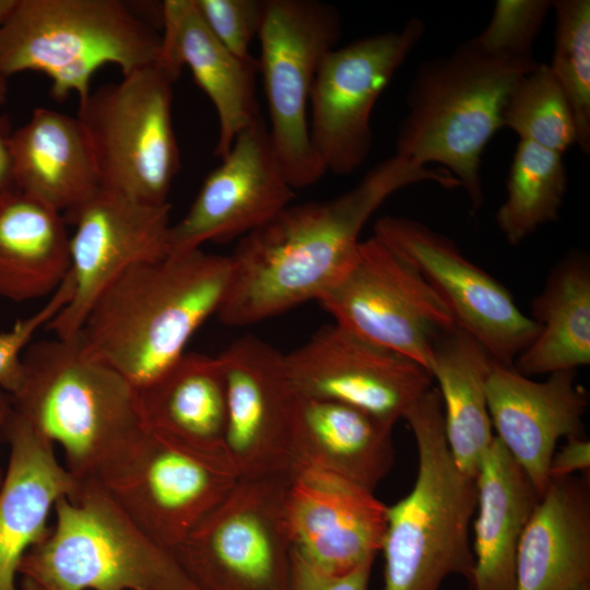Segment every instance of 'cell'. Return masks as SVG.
<instances>
[{
	"label": "cell",
	"instance_id": "1",
	"mask_svg": "<svg viewBox=\"0 0 590 590\" xmlns=\"http://www.w3.org/2000/svg\"><path fill=\"white\" fill-rule=\"evenodd\" d=\"M424 181L460 187L446 169L394 154L337 198L287 205L239 239L229 256L231 283L219 319L248 326L318 300L355 260L361 232L374 212L398 190Z\"/></svg>",
	"mask_w": 590,
	"mask_h": 590
},
{
	"label": "cell",
	"instance_id": "2",
	"mask_svg": "<svg viewBox=\"0 0 590 590\" xmlns=\"http://www.w3.org/2000/svg\"><path fill=\"white\" fill-rule=\"evenodd\" d=\"M231 276L229 256L201 248L133 264L98 295L78 335L91 356L140 389L170 367L217 314Z\"/></svg>",
	"mask_w": 590,
	"mask_h": 590
},
{
	"label": "cell",
	"instance_id": "3",
	"mask_svg": "<svg viewBox=\"0 0 590 590\" xmlns=\"http://www.w3.org/2000/svg\"><path fill=\"white\" fill-rule=\"evenodd\" d=\"M22 361L12 411L61 448L76 481L99 480L146 432L138 388L78 334L30 344Z\"/></svg>",
	"mask_w": 590,
	"mask_h": 590
},
{
	"label": "cell",
	"instance_id": "4",
	"mask_svg": "<svg viewBox=\"0 0 590 590\" xmlns=\"http://www.w3.org/2000/svg\"><path fill=\"white\" fill-rule=\"evenodd\" d=\"M538 62L488 54L471 39L423 62L408 93L396 155L436 163L464 189L472 210L484 204L482 156L503 128V109L516 83Z\"/></svg>",
	"mask_w": 590,
	"mask_h": 590
},
{
	"label": "cell",
	"instance_id": "5",
	"mask_svg": "<svg viewBox=\"0 0 590 590\" xmlns=\"http://www.w3.org/2000/svg\"><path fill=\"white\" fill-rule=\"evenodd\" d=\"M403 420L415 439L417 471L412 489L387 508L381 590H439L451 575L470 581L476 482L452 459L437 388H429Z\"/></svg>",
	"mask_w": 590,
	"mask_h": 590
},
{
	"label": "cell",
	"instance_id": "6",
	"mask_svg": "<svg viewBox=\"0 0 590 590\" xmlns=\"http://www.w3.org/2000/svg\"><path fill=\"white\" fill-rule=\"evenodd\" d=\"M54 512L55 523L19 567L46 590H203L99 482H80Z\"/></svg>",
	"mask_w": 590,
	"mask_h": 590
},
{
	"label": "cell",
	"instance_id": "7",
	"mask_svg": "<svg viewBox=\"0 0 590 590\" xmlns=\"http://www.w3.org/2000/svg\"><path fill=\"white\" fill-rule=\"evenodd\" d=\"M162 37L117 0H19L0 28V76L37 71L57 101L91 93L106 64L122 75L160 61Z\"/></svg>",
	"mask_w": 590,
	"mask_h": 590
},
{
	"label": "cell",
	"instance_id": "8",
	"mask_svg": "<svg viewBox=\"0 0 590 590\" xmlns=\"http://www.w3.org/2000/svg\"><path fill=\"white\" fill-rule=\"evenodd\" d=\"M176 80L155 62L102 85L80 103L76 117L90 141L102 189L142 203H167L180 169L172 116Z\"/></svg>",
	"mask_w": 590,
	"mask_h": 590
},
{
	"label": "cell",
	"instance_id": "9",
	"mask_svg": "<svg viewBox=\"0 0 590 590\" xmlns=\"http://www.w3.org/2000/svg\"><path fill=\"white\" fill-rule=\"evenodd\" d=\"M341 35L338 11L315 0H266L258 32L270 140L293 189L327 172L309 134L308 105L323 57Z\"/></svg>",
	"mask_w": 590,
	"mask_h": 590
},
{
	"label": "cell",
	"instance_id": "10",
	"mask_svg": "<svg viewBox=\"0 0 590 590\" xmlns=\"http://www.w3.org/2000/svg\"><path fill=\"white\" fill-rule=\"evenodd\" d=\"M288 476L239 477L172 552L203 590H287Z\"/></svg>",
	"mask_w": 590,
	"mask_h": 590
},
{
	"label": "cell",
	"instance_id": "11",
	"mask_svg": "<svg viewBox=\"0 0 590 590\" xmlns=\"http://www.w3.org/2000/svg\"><path fill=\"white\" fill-rule=\"evenodd\" d=\"M238 480L226 453L148 428L97 482L144 532L172 551Z\"/></svg>",
	"mask_w": 590,
	"mask_h": 590
},
{
	"label": "cell",
	"instance_id": "12",
	"mask_svg": "<svg viewBox=\"0 0 590 590\" xmlns=\"http://www.w3.org/2000/svg\"><path fill=\"white\" fill-rule=\"evenodd\" d=\"M337 324L429 371L439 337L456 326L447 307L402 257L376 236L318 300Z\"/></svg>",
	"mask_w": 590,
	"mask_h": 590
},
{
	"label": "cell",
	"instance_id": "13",
	"mask_svg": "<svg viewBox=\"0 0 590 590\" xmlns=\"http://www.w3.org/2000/svg\"><path fill=\"white\" fill-rule=\"evenodd\" d=\"M424 31V22L412 17L398 31L334 47L323 57L310 93L308 122L326 170L347 175L367 158L373 109Z\"/></svg>",
	"mask_w": 590,
	"mask_h": 590
},
{
	"label": "cell",
	"instance_id": "14",
	"mask_svg": "<svg viewBox=\"0 0 590 590\" xmlns=\"http://www.w3.org/2000/svg\"><path fill=\"white\" fill-rule=\"evenodd\" d=\"M374 236L408 261L494 362L512 367L539 333L511 293L470 261L447 236L422 222L394 215L378 219Z\"/></svg>",
	"mask_w": 590,
	"mask_h": 590
},
{
	"label": "cell",
	"instance_id": "15",
	"mask_svg": "<svg viewBox=\"0 0 590 590\" xmlns=\"http://www.w3.org/2000/svg\"><path fill=\"white\" fill-rule=\"evenodd\" d=\"M284 355L297 393L344 403L393 425L433 387L422 365L337 323Z\"/></svg>",
	"mask_w": 590,
	"mask_h": 590
},
{
	"label": "cell",
	"instance_id": "16",
	"mask_svg": "<svg viewBox=\"0 0 590 590\" xmlns=\"http://www.w3.org/2000/svg\"><path fill=\"white\" fill-rule=\"evenodd\" d=\"M170 204H148L99 189L63 215L75 226L70 237V274L74 293L46 324L57 338L78 334L98 295L133 264L168 255Z\"/></svg>",
	"mask_w": 590,
	"mask_h": 590
},
{
	"label": "cell",
	"instance_id": "17",
	"mask_svg": "<svg viewBox=\"0 0 590 590\" xmlns=\"http://www.w3.org/2000/svg\"><path fill=\"white\" fill-rule=\"evenodd\" d=\"M225 376V451L239 477L287 476L294 469L292 417L297 392L285 355L251 334L219 355Z\"/></svg>",
	"mask_w": 590,
	"mask_h": 590
},
{
	"label": "cell",
	"instance_id": "18",
	"mask_svg": "<svg viewBox=\"0 0 590 590\" xmlns=\"http://www.w3.org/2000/svg\"><path fill=\"white\" fill-rule=\"evenodd\" d=\"M293 190L260 117L237 135L187 213L172 224L168 255L246 236L290 205Z\"/></svg>",
	"mask_w": 590,
	"mask_h": 590
},
{
	"label": "cell",
	"instance_id": "19",
	"mask_svg": "<svg viewBox=\"0 0 590 590\" xmlns=\"http://www.w3.org/2000/svg\"><path fill=\"white\" fill-rule=\"evenodd\" d=\"M387 508L373 491L352 481L321 469L296 467L285 496L292 551L329 575L374 563L386 532Z\"/></svg>",
	"mask_w": 590,
	"mask_h": 590
},
{
	"label": "cell",
	"instance_id": "20",
	"mask_svg": "<svg viewBox=\"0 0 590 590\" xmlns=\"http://www.w3.org/2000/svg\"><path fill=\"white\" fill-rule=\"evenodd\" d=\"M486 398L496 437L541 495L550 483L551 459L560 438L583 436L589 398L576 370L534 381L514 367L493 363Z\"/></svg>",
	"mask_w": 590,
	"mask_h": 590
},
{
	"label": "cell",
	"instance_id": "21",
	"mask_svg": "<svg viewBox=\"0 0 590 590\" xmlns=\"http://www.w3.org/2000/svg\"><path fill=\"white\" fill-rule=\"evenodd\" d=\"M0 435L10 448L0 487V590H20L22 558L48 533L57 502L80 482L58 461L54 444L12 408Z\"/></svg>",
	"mask_w": 590,
	"mask_h": 590
},
{
	"label": "cell",
	"instance_id": "22",
	"mask_svg": "<svg viewBox=\"0 0 590 590\" xmlns=\"http://www.w3.org/2000/svg\"><path fill=\"white\" fill-rule=\"evenodd\" d=\"M160 61L176 79L188 67L219 118L214 154L222 158L260 113L255 96L258 60L243 61L210 31L194 0L162 2Z\"/></svg>",
	"mask_w": 590,
	"mask_h": 590
},
{
	"label": "cell",
	"instance_id": "23",
	"mask_svg": "<svg viewBox=\"0 0 590 590\" xmlns=\"http://www.w3.org/2000/svg\"><path fill=\"white\" fill-rule=\"evenodd\" d=\"M516 590H590V485L552 479L521 535Z\"/></svg>",
	"mask_w": 590,
	"mask_h": 590
},
{
	"label": "cell",
	"instance_id": "24",
	"mask_svg": "<svg viewBox=\"0 0 590 590\" xmlns=\"http://www.w3.org/2000/svg\"><path fill=\"white\" fill-rule=\"evenodd\" d=\"M393 426L354 406L297 393L291 429L294 469H321L374 492L394 464Z\"/></svg>",
	"mask_w": 590,
	"mask_h": 590
},
{
	"label": "cell",
	"instance_id": "25",
	"mask_svg": "<svg viewBox=\"0 0 590 590\" xmlns=\"http://www.w3.org/2000/svg\"><path fill=\"white\" fill-rule=\"evenodd\" d=\"M16 189L63 215L101 189L87 135L78 119L57 110L35 108L11 135Z\"/></svg>",
	"mask_w": 590,
	"mask_h": 590
},
{
	"label": "cell",
	"instance_id": "26",
	"mask_svg": "<svg viewBox=\"0 0 590 590\" xmlns=\"http://www.w3.org/2000/svg\"><path fill=\"white\" fill-rule=\"evenodd\" d=\"M471 590H516L518 548L540 496L495 436L476 477Z\"/></svg>",
	"mask_w": 590,
	"mask_h": 590
},
{
	"label": "cell",
	"instance_id": "27",
	"mask_svg": "<svg viewBox=\"0 0 590 590\" xmlns=\"http://www.w3.org/2000/svg\"><path fill=\"white\" fill-rule=\"evenodd\" d=\"M70 269L63 214L20 190L0 194V296L13 302L50 296Z\"/></svg>",
	"mask_w": 590,
	"mask_h": 590
},
{
	"label": "cell",
	"instance_id": "28",
	"mask_svg": "<svg viewBox=\"0 0 590 590\" xmlns=\"http://www.w3.org/2000/svg\"><path fill=\"white\" fill-rule=\"evenodd\" d=\"M138 390L148 428L226 453V384L219 356L185 352Z\"/></svg>",
	"mask_w": 590,
	"mask_h": 590
},
{
	"label": "cell",
	"instance_id": "29",
	"mask_svg": "<svg viewBox=\"0 0 590 590\" xmlns=\"http://www.w3.org/2000/svg\"><path fill=\"white\" fill-rule=\"evenodd\" d=\"M494 361L457 324L437 340L429 373L438 384L447 444L458 469L476 477L495 435L486 398Z\"/></svg>",
	"mask_w": 590,
	"mask_h": 590
},
{
	"label": "cell",
	"instance_id": "30",
	"mask_svg": "<svg viewBox=\"0 0 590 590\" xmlns=\"http://www.w3.org/2000/svg\"><path fill=\"white\" fill-rule=\"evenodd\" d=\"M539 333L514 363L527 376L550 375L590 364V260L581 250L560 259L531 302Z\"/></svg>",
	"mask_w": 590,
	"mask_h": 590
},
{
	"label": "cell",
	"instance_id": "31",
	"mask_svg": "<svg viewBox=\"0 0 590 590\" xmlns=\"http://www.w3.org/2000/svg\"><path fill=\"white\" fill-rule=\"evenodd\" d=\"M567 184L562 154L519 140L506 181V198L495 215L507 243L517 246L541 225L557 221Z\"/></svg>",
	"mask_w": 590,
	"mask_h": 590
},
{
	"label": "cell",
	"instance_id": "32",
	"mask_svg": "<svg viewBox=\"0 0 590 590\" xmlns=\"http://www.w3.org/2000/svg\"><path fill=\"white\" fill-rule=\"evenodd\" d=\"M502 120L520 140L559 154L577 142L573 110L547 63H538L516 83Z\"/></svg>",
	"mask_w": 590,
	"mask_h": 590
},
{
	"label": "cell",
	"instance_id": "33",
	"mask_svg": "<svg viewBox=\"0 0 590 590\" xmlns=\"http://www.w3.org/2000/svg\"><path fill=\"white\" fill-rule=\"evenodd\" d=\"M555 45L548 64L573 110L577 142L590 153V1L556 0Z\"/></svg>",
	"mask_w": 590,
	"mask_h": 590
},
{
	"label": "cell",
	"instance_id": "34",
	"mask_svg": "<svg viewBox=\"0 0 590 590\" xmlns=\"http://www.w3.org/2000/svg\"><path fill=\"white\" fill-rule=\"evenodd\" d=\"M552 0H497L486 27L471 40L482 50L519 59L533 58V44Z\"/></svg>",
	"mask_w": 590,
	"mask_h": 590
},
{
	"label": "cell",
	"instance_id": "35",
	"mask_svg": "<svg viewBox=\"0 0 590 590\" xmlns=\"http://www.w3.org/2000/svg\"><path fill=\"white\" fill-rule=\"evenodd\" d=\"M74 284L69 272L47 303L33 315L16 320L11 329L0 332V391L14 394L24 376L23 354L35 332L51 321L71 300Z\"/></svg>",
	"mask_w": 590,
	"mask_h": 590
},
{
	"label": "cell",
	"instance_id": "36",
	"mask_svg": "<svg viewBox=\"0 0 590 590\" xmlns=\"http://www.w3.org/2000/svg\"><path fill=\"white\" fill-rule=\"evenodd\" d=\"M200 15L214 36L237 58L253 62L250 44L261 25L264 1L194 0Z\"/></svg>",
	"mask_w": 590,
	"mask_h": 590
},
{
	"label": "cell",
	"instance_id": "37",
	"mask_svg": "<svg viewBox=\"0 0 590 590\" xmlns=\"http://www.w3.org/2000/svg\"><path fill=\"white\" fill-rule=\"evenodd\" d=\"M373 564L343 575H329L314 568L292 551L287 590H368Z\"/></svg>",
	"mask_w": 590,
	"mask_h": 590
},
{
	"label": "cell",
	"instance_id": "38",
	"mask_svg": "<svg viewBox=\"0 0 590 590\" xmlns=\"http://www.w3.org/2000/svg\"><path fill=\"white\" fill-rule=\"evenodd\" d=\"M590 470V441L585 436H570L550 463V480L588 474Z\"/></svg>",
	"mask_w": 590,
	"mask_h": 590
},
{
	"label": "cell",
	"instance_id": "39",
	"mask_svg": "<svg viewBox=\"0 0 590 590\" xmlns=\"http://www.w3.org/2000/svg\"><path fill=\"white\" fill-rule=\"evenodd\" d=\"M12 128L7 116H0V194L17 190L13 174L11 152Z\"/></svg>",
	"mask_w": 590,
	"mask_h": 590
},
{
	"label": "cell",
	"instance_id": "40",
	"mask_svg": "<svg viewBox=\"0 0 590 590\" xmlns=\"http://www.w3.org/2000/svg\"><path fill=\"white\" fill-rule=\"evenodd\" d=\"M11 411V401H10V394L0 391V430L7 421L9 413ZM4 473L2 472L0 468V487L3 481Z\"/></svg>",
	"mask_w": 590,
	"mask_h": 590
},
{
	"label": "cell",
	"instance_id": "41",
	"mask_svg": "<svg viewBox=\"0 0 590 590\" xmlns=\"http://www.w3.org/2000/svg\"><path fill=\"white\" fill-rule=\"evenodd\" d=\"M19 0H0V28L11 16Z\"/></svg>",
	"mask_w": 590,
	"mask_h": 590
},
{
	"label": "cell",
	"instance_id": "42",
	"mask_svg": "<svg viewBox=\"0 0 590 590\" xmlns=\"http://www.w3.org/2000/svg\"><path fill=\"white\" fill-rule=\"evenodd\" d=\"M20 590H46V589L43 586H40L38 582L30 578L22 577Z\"/></svg>",
	"mask_w": 590,
	"mask_h": 590
},
{
	"label": "cell",
	"instance_id": "43",
	"mask_svg": "<svg viewBox=\"0 0 590 590\" xmlns=\"http://www.w3.org/2000/svg\"><path fill=\"white\" fill-rule=\"evenodd\" d=\"M8 86L7 79L0 76V106H2L7 101Z\"/></svg>",
	"mask_w": 590,
	"mask_h": 590
}]
</instances>
